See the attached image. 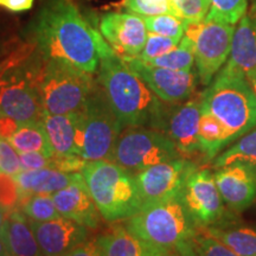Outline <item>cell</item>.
Instances as JSON below:
<instances>
[{
  "instance_id": "26",
  "label": "cell",
  "mask_w": 256,
  "mask_h": 256,
  "mask_svg": "<svg viewBox=\"0 0 256 256\" xmlns=\"http://www.w3.org/2000/svg\"><path fill=\"white\" fill-rule=\"evenodd\" d=\"M200 148L206 159H212L224 146L232 142L226 126L210 112L202 108L198 128Z\"/></svg>"
},
{
  "instance_id": "32",
  "label": "cell",
  "mask_w": 256,
  "mask_h": 256,
  "mask_svg": "<svg viewBox=\"0 0 256 256\" xmlns=\"http://www.w3.org/2000/svg\"><path fill=\"white\" fill-rule=\"evenodd\" d=\"M249 0H210V11L206 17L222 19L236 25L248 8Z\"/></svg>"
},
{
  "instance_id": "33",
  "label": "cell",
  "mask_w": 256,
  "mask_h": 256,
  "mask_svg": "<svg viewBox=\"0 0 256 256\" xmlns=\"http://www.w3.org/2000/svg\"><path fill=\"white\" fill-rule=\"evenodd\" d=\"M174 14L190 23H198L206 18L210 11V0H171Z\"/></svg>"
},
{
  "instance_id": "48",
  "label": "cell",
  "mask_w": 256,
  "mask_h": 256,
  "mask_svg": "<svg viewBox=\"0 0 256 256\" xmlns=\"http://www.w3.org/2000/svg\"><path fill=\"white\" fill-rule=\"evenodd\" d=\"M2 2H4V0H0V5H2Z\"/></svg>"
},
{
  "instance_id": "15",
  "label": "cell",
  "mask_w": 256,
  "mask_h": 256,
  "mask_svg": "<svg viewBox=\"0 0 256 256\" xmlns=\"http://www.w3.org/2000/svg\"><path fill=\"white\" fill-rule=\"evenodd\" d=\"M202 114V94L164 112L159 130L174 144L180 156H188L200 151L198 128Z\"/></svg>"
},
{
  "instance_id": "41",
  "label": "cell",
  "mask_w": 256,
  "mask_h": 256,
  "mask_svg": "<svg viewBox=\"0 0 256 256\" xmlns=\"http://www.w3.org/2000/svg\"><path fill=\"white\" fill-rule=\"evenodd\" d=\"M0 256H8V244H6L4 234L0 232Z\"/></svg>"
},
{
  "instance_id": "21",
  "label": "cell",
  "mask_w": 256,
  "mask_h": 256,
  "mask_svg": "<svg viewBox=\"0 0 256 256\" xmlns=\"http://www.w3.org/2000/svg\"><path fill=\"white\" fill-rule=\"evenodd\" d=\"M82 176L78 174H66L52 168L40 170H22L14 176V182L20 192V200L30 194H54L55 192L69 186Z\"/></svg>"
},
{
  "instance_id": "17",
  "label": "cell",
  "mask_w": 256,
  "mask_h": 256,
  "mask_svg": "<svg viewBox=\"0 0 256 256\" xmlns=\"http://www.w3.org/2000/svg\"><path fill=\"white\" fill-rule=\"evenodd\" d=\"M214 176L223 202L234 211L246 209L256 200V166L234 162L217 168Z\"/></svg>"
},
{
  "instance_id": "49",
  "label": "cell",
  "mask_w": 256,
  "mask_h": 256,
  "mask_svg": "<svg viewBox=\"0 0 256 256\" xmlns=\"http://www.w3.org/2000/svg\"><path fill=\"white\" fill-rule=\"evenodd\" d=\"M0 116H2V114H0Z\"/></svg>"
},
{
  "instance_id": "37",
  "label": "cell",
  "mask_w": 256,
  "mask_h": 256,
  "mask_svg": "<svg viewBox=\"0 0 256 256\" xmlns=\"http://www.w3.org/2000/svg\"><path fill=\"white\" fill-rule=\"evenodd\" d=\"M18 200H20V192L14 178L0 172V208L12 211Z\"/></svg>"
},
{
  "instance_id": "47",
  "label": "cell",
  "mask_w": 256,
  "mask_h": 256,
  "mask_svg": "<svg viewBox=\"0 0 256 256\" xmlns=\"http://www.w3.org/2000/svg\"><path fill=\"white\" fill-rule=\"evenodd\" d=\"M171 256H179V254H178V252H177V250L172 252V254H171Z\"/></svg>"
},
{
  "instance_id": "5",
  "label": "cell",
  "mask_w": 256,
  "mask_h": 256,
  "mask_svg": "<svg viewBox=\"0 0 256 256\" xmlns=\"http://www.w3.org/2000/svg\"><path fill=\"white\" fill-rule=\"evenodd\" d=\"M124 226L136 238L170 252L177 250L197 230L180 196L145 204Z\"/></svg>"
},
{
  "instance_id": "4",
  "label": "cell",
  "mask_w": 256,
  "mask_h": 256,
  "mask_svg": "<svg viewBox=\"0 0 256 256\" xmlns=\"http://www.w3.org/2000/svg\"><path fill=\"white\" fill-rule=\"evenodd\" d=\"M202 108L226 126L232 142L256 126V95L250 83L226 66L202 94Z\"/></svg>"
},
{
  "instance_id": "20",
  "label": "cell",
  "mask_w": 256,
  "mask_h": 256,
  "mask_svg": "<svg viewBox=\"0 0 256 256\" xmlns=\"http://www.w3.org/2000/svg\"><path fill=\"white\" fill-rule=\"evenodd\" d=\"M226 66L247 78L256 72V19L246 14L235 28Z\"/></svg>"
},
{
  "instance_id": "6",
  "label": "cell",
  "mask_w": 256,
  "mask_h": 256,
  "mask_svg": "<svg viewBox=\"0 0 256 256\" xmlns=\"http://www.w3.org/2000/svg\"><path fill=\"white\" fill-rule=\"evenodd\" d=\"M36 83L44 113L52 115L83 110L95 89L92 74L57 60H46Z\"/></svg>"
},
{
  "instance_id": "12",
  "label": "cell",
  "mask_w": 256,
  "mask_h": 256,
  "mask_svg": "<svg viewBox=\"0 0 256 256\" xmlns=\"http://www.w3.org/2000/svg\"><path fill=\"white\" fill-rule=\"evenodd\" d=\"M180 198L197 228L215 226L222 218L224 202L209 170H194L185 182Z\"/></svg>"
},
{
  "instance_id": "14",
  "label": "cell",
  "mask_w": 256,
  "mask_h": 256,
  "mask_svg": "<svg viewBox=\"0 0 256 256\" xmlns=\"http://www.w3.org/2000/svg\"><path fill=\"white\" fill-rule=\"evenodd\" d=\"M98 30L114 52L122 60L139 57L148 34L142 16L130 12L104 14Z\"/></svg>"
},
{
  "instance_id": "50",
  "label": "cell",
  "mask_w": 256,
  "mask_h": 256,
  "mask_svg": "<svg viewBox=\"0 0 256 256\" xmlns=\"http://www.w3.org/2000/svg\"><path fill=\"white\" fill-rule=\"evenodd\" d=\"M255 256H256V255H255Z\"/></svg>"
},
{
  "instance_id": "1",
  "label": "cell",
  "mask_w": 256,
  "mask_h": 256,
  "mask_svg": "<svg viewBox=\"0 0 256 256\" xmlns=\"http://www.w3.org/2000/svg\"><path fill=\"white\" fill-rule=\"evenodd\" d=\"M32 31L46 60H63L92 75L98 70L101 57L112 50L100 30L92 28L70 0L46 2Z\"/></svg>"
},
{
  "instance_id": "39",
  "label": "cell",
  "mask_w": 256,
  "mask_h": 256,
  "mask_svg": "<svg viewBox=\"0 0 256 256\" xmlns=\"http://www.w3.org/2000/svg\"><path fill=\"white\" fill-rule=\"evenodd\" d=\"M60 256H104L101 246L96 240H87L78 247L72 248V250L64 252Z\"/></svg>"
},
{
  "instance_id": "24",
  "label": "cell",
  "mask_w": 256,
  "mask_h": 256,
  "mask_svg": "<svg viewBox=\"0 0 256 256\" xmlns=\"http://www.w3.org/2000/svg\"><path fill=\"white\" fill-rule=\"evenodd\" d=\"M197 230L204 235L223 243L238 256L256 255V228L249 226H198Z\"/></svg>"
},
{
  "instance_id": "42",
  "label": "cell",
  "mask_w": 256,
  "mask_h": 256,
  "mask_svg": "<svg viewBox=\"0 0 256 256\" xmlns=\"http://www.w3.org/2000/svg\"><path fill=\"white\" fill-rule=\"evenodd\" d=\"M247 80H248V82L250 83L252 90H254L255 95H256V72L250 74V75H248V76H247Z\"/></svg>"
},
{
  "instance_id": "25",
  "label": "cell",
  "mask_w": 256,
  "mask_h": 256,
  "mask_svg": "<svg viewBox=\"0 0 256 256\" xmlns=\"http://www.w3.org/2000/svg\"><path fill=\"white\" fill-rule=\"evenodd\" d=\"M6 140H8L18 153L38 152L49 158L54 156L46 127L42 120L19 124L17 130Z\"/></svg>"
},
{
  "instance_id": "27",
  "label": "cell",
  "mask_w": 256,
  "mask_h": 256,
  "mask_svg": "<svg viewBox=\"0 0 256 256\" xmlns=\"http://www.w3.org/2000/svg\"><path fill=\"white\" fill-rule=\"evenodd\" d=\"M234 162L256 166V126L240 138L230 148L217 156L214 165L216 168H220Z\"/></svg>"
},
{
  "instance_id": "11",
  "label": "cell",
  "mask_w": 256,
  "mask_h": 256,
  "mask_svg": "<svg viewBox=\"0 0 256 256\" xmlns=\"http://www.w3.org/2000/svg\"><path fill=\"white\" fill-rule=\"evenodd\" d=\"M197 170L185 158H177L147 168L136 174L142 203H156L180 196L188 176Z\"/></svg>"
},
{
  "instance_id": "38",
  "label": "cell",
  "mask_w": 256,
  "mask_h": 256,
  "mask_svg": "<svg viewBox=\"0 0 256 256\" xmlns=\"http://www.w3.org/2000/svg\"><path fill=\"white\" fill-rule=\"evenodd\" d=\"M23 170H40L50 168V158L38 152L19 153Z\"/></svg>"
},
{
  "instance_id": "16",
  "label": "cell",
  "mask_w": 256,
  "mask_h": 256,
  "mask_svg": "<svg viewBox=\"0 0 256 256\" xmlns=\"http://www.w3.org/2000/svg\"><path fill=\"white\" fill-rule=\"evenodd\" d=\"M28 222L44 256H60L88 238L87 226L62 216L46 222Z\"/></svg>"
},
{
  "instance_id": "10",
  "label": "cell",
  "mask_w": 256,
  "mask_h": 256,
  "mask_svg": "<svg viewBox=\"0 0 256 256\" xmlns=\"http://www.w3.org/2000/svg\"><path fill=\"white\" fill-rule=\"evenodd\" d=\"M84 142L82 158L86 162L110 159L122 124L115 116L104 94L92 90L84 110Z\"/></svg>"
},
{
  "instance_id": "43",
  "label": "cell",
  "mask_w": 256,
  "mask_h": 256,
  "mask_svg": "<svg viewBox=\"0 0 256 256\" xmlns=\"http://www.w3.org/2000/svg\"><path fill=\"white\" fill-rule=\"evenodd\" d=\"M249 14L256 19V0H250V11H249Z\"/></svg>"
},
{
  "instance_id": "36",
  "label": "cell",
  "mask_w": 256,
  "mask_h": 256,
  "mask_svg": "<svg viewBox=\"0 0 256 256\" xmlns=\"http://www.w3.org/2000/svg\"><path fill=\"white\" fill-rule=\"evenodd\" d=\"M22 170L23 168H22L19 153L8 142V140L0 136V172L14 177Z\"/></svg>"
},
{
  "instance_id": "7",
  "label": "cell",
  "mask_w": 256,
  "mask_h": 256,
  "mask_svg": "<svg viewBox=\"0 0 256 256\" xmlns=\"http://www.w3.org/2000/svg\"><path fill=\"white\" fill-rule=\"evenodd\" d=\"M180 156L172 140L160 130L128 126L118 138L110 160L136 176L147 168Z\"/></svg>"
},
{
  "instance_id": "35",
  "label": "cell",
  "mask_w": 256,
  "mask_h": 256,
  "mask_svg": "<svg viewBox=\"0 0 256 256\" xmlns=\"http://www.w3.org/2000/svg\"><path fill=\"white\" fill-rule=\"evenodd\" d=\"M121 6L130 14L139 16L174 14L172 6L170 2H156L153 0H122Z\"/></svg>"
},
{
  "instance_id": "22",
  "label": "cell",
  "mask_w": 256,
  "mask_h": 256,
  "mask_svg": "<svg viewBox=\"0 0 256 256\" xmlns=\"http://www.w3.org/2000/svg\"><path fill=\"white\" fill-rule=\"evenodd\" d=\"M104 256H171L172 252L156 247L136 238L126 226H115L98 238Z\"/></svg>"
},
{
  "instance_id": "34",
  "label": "cell",
  "mask_w": 256,
  "mask_h": 256,
  "mask_svg": "<svg viewBox=\"0 0 256 256\" xmlns=\"http://www.w3.org/2000/svg\"><path fill=\"white\" fill-rule=\"evenodd\" d=\"M179 42L180 40H174V38L165 37L162 36V34L148 32L145 46H144L139 58L142 60L144 62H150V60L158 58V57L174 50L179 44Z\"/></svg>"
},
{
  "instance_id": "8",
  "label": "cell",
  "mask_w": 256,
  "mask_h": 256,
  "mask_svg": "<svg viewBox=\"0 0 256 256\" xmlns=\"http://www.w3.org/2000/svg\"><path fill=\"white\" fill-rule=\"evenodd\" d=\"M234 32L235 25L214 17L186 25L184 36L194 46V63L202 84H210L214 76L228 60Z\"/></svg>"
},
{
  "instance_id": "31",
  "label": "cell",
  "mask_w": 256,
  "mask_h": 256,
  "mask_svg": "<svg viewBox=\"0 0 256 256\" xmlns=\"http://www.w3.org/2000/svg\"><path fill=\"white\" fill-rule=\"evenodd\" d=\"M147 31L180 40L185 34L188 23L172 14L158 16H142Z\"/></svg>"
},
{
  "instance_id": "9",
  "label": "cell",
  "mask_w": 256,
  "mask_h": 256,
  "mask_svg": "<svg viewBox=\"0 0 256 256\" xmlns=\"http://www.w3.org/2000/svg\"><path fill=\"white\" fill-rule=\"evenodd\" d=\"M43 113L36 74L16 68L14 64H2L0 114L19 124H24L42 120Z\"/></svg>"
},
{
  "instance_id": "19",
  "label": "cell",
  "mask_w": 256,
  "mask_h": 256,
  "mask_svg": "<svg viewBox=\"0 0 256 256\" xmlns=\"http://www.w3.org/2000/svg\"><path fill=\"white\" fill-rule=\"evenodd\" d=\"M52 198L62 217L75 220L87 228L98 226L100 212L92 200L83 176L69 186L55 192Z\"/></svg>"
},
{
  "instance_id": "29",
  "label": "cell",
  "mask_w": 256,
  "mask_h": 256,
  "mask_svg": "<svg viewBox=\"0 0 256 256\" xmlns=\"http://www.w3.org/2000/svg\"><path fill=\"white\" fill-rule=\"evenodd\" d=\"M146 63L154 66H160V68L180 70V72H191L194 64V54L192 42L188 37L184 36L174 50Z\"/></svg>"
},
{
  "instance_id": "44",
  "label": "cell",
  "mask_w": 256,
  "mask_h": 256,
  "mask_svg": "<svg viewBox=\"0 0 256 256\" xmlns=\"http://www.w3.org/2000/svg\"><path fill=\"white\" fill-rule=\"evenodd\" d=\"M5 220H6V215L4 214V211L0 209V232H2V229H4Z\"/></svg>"
},
{
  "instance_id": "30",
  "label": "cell",
  "mask_w": 256,
  "mask_h": 256,
  "mask_svg": "<svg viewBox=\"0 0 256 256\" xmlns=\"http://www.w3.org/2000/svg\"><path fill=\"white\" fill-rule=\"evenodd\" d=\"M20 200L23 202V214L31 220L46 222L60 217L52 194H30Z\"/></svg>"
},
{
  "instance_id": "45",
  "label": "cell",
  "mask_w": 256,
  "mask_h": 256,
  "mask_svg": "<svg viewBox=\"0 0 256 256\" xmlns=\"http://www.w3.org/2000/svg\"><path fill=\"white\" fill-rule=\"evenodd\" d=\"M153 2H170L171 0H153ZM171 4V2H170Z\"/></svg>"
},
{
  "instance_id": "3",
  "label": "cell",
  "mask_w": 256,
  "mask_h": 256,
  "mask_svg": "<svg viewBox=\"0 0 256 256\" xmlns=\"http://www.w3.org/2000/svg\"><path fill=\"white\" fill-rule=\"evenodd\" d=\"M82 176L104 220H127L142 208L136 176L116 162L110 159L88 162Z\"/></svg>"
},
{
  "instance_id": "28",
  "label": "cell",
  "mask_w": 256,
  "mask_h": 256,
  "mask_svg": "<svg viewBox=\"0 0 256 256\" xmlns=\"http://www.w3.org/2000/svg\"><path fill=\"white\" fill-rule=\"evenodd\" d=\"M179 256H238L214 238L196 230V234L177 249Z\"/></svg>"
},
{
  "instance_id": "23",
  "label": "cell",
  "mask_w": 256,
  "mask_h": 256,
  "mask_svg": "<svg viewBox=\"0 0 256 256\" xmlns=\"http://www.w3.org/2000/svg\"><path fill=\"white\" fill-rule=\"evenodd\" d=\"M2 234L8 244V256H44L30 222L19 211L12 210L8 214Z\"/></svg>"
},
{
  "instance_id": "2",
  "label": "cell",
  "mask_w": 256,
  "mask_h": 256,
  "mask_svg": "<svg viewBox=\"0 0 256 256\" xmlns=\"http://www.w3.org/2000/svg\"><path fill=\"white\" fill-rule=\"evenodd\" d=\"M98 81L122 126L150 124L159 130L165 110L151 89L112 49L101 57Z\"/></svg>"
},
{
  "instance_id": "13",
  "label": "cell",
  "mask_w": 256,
  "mask_h": 256,
  "mask_svg": "<svg viewBox=\"0 0 256 256\" xmlns=\"http://www.w3.org/2000/svg\"><path fill=\"white\" fill-rule=\"evenodd\" d=\"M136 72L160 101L177 104L186 101L196 89V74L160 68L139 57L124 60Z\"/></svg>"
},
{
  "instance_id": "18",
  "label": "cell",
  "mask_w": 256,
  "mask_h": 256,
  "mask_svg": "<svg viewBox=\"0 0 256 256\" xmlns=\"http://www.w3.org/2000/svg\"><path fill=\"white\" fill-rule=\"evenodd\" d=\"M54 154L60 156H82L84 142V114L83 110L72 114L42 116Z\"/></svg>"
},
{
  "instance_id": "40",
  "label": "cell",
  "mask_w": 256,
  "mask_h": 256,
  "mask_svg": "<svg viewBox=\"0 0 256 256\" xmlns=\"http://www.w3.org/2000/svg\"><path fill=\"white\" fill-rule=\"evenodd\" d=\"M34 0H4L0 6H4L12 12L28 11L32 8Z\"/></svg>"
},
{
  "instance_id": "46",
  "label": "cell",
  "mask_w": 256,
  "mask_h": 256,
  "mask_svg": "<svg viewBox=\"0 0 256 256\" xmlns=\"http://www.w3.org/2000/svg\"><path fill=\"white\" fill-rule=\"evenodd\" d=\"M5 52V50H4V48H2V46H0V56H2V54Z\"/></svg>"
}]
</instances>
